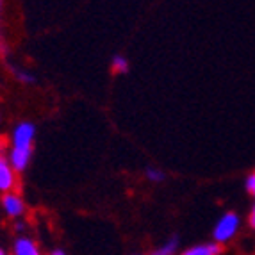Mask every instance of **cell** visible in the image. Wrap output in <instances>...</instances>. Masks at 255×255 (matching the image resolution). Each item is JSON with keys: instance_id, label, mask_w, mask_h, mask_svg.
<instances>
[{"instance_id": "9", "label": "cell", "mask_w": 255, "mask_h": 255, "mask_svg": "<svg viewBox=\"0 0 255 255\" xmlns=\"http://www.w3.org/2000/svg\"><path fill=\"white\" fill-rule=\"evenodd\" d=\"M177 247H179L177 238H171L170 241H166L162 247L155 248V250L152 252V255H173L175 250H177Z\"/></svg>"}, {"instance_id": "11", "label": "cell", "mask_w": 255, "mask_h": 255, "mask_svg": "<svg viewBox=\"0 0 255 255\" xmlns=\"http://www.w3.org/2000/svg\"><path fill=\"white\" fill-rule=\"evenodd\" d=\"M146 179L152 180V182H162L164 180V173L157 168H148L146 170Z\"/></svg>"}, {"instance_id": "1", "label": "cell", "mask_w": 255, "mask_h": 255, "mask_svg": "<svg viewBox=\"0 0 255 255\" xmlns=\"http://www.w3.org/2000/svg\"><path fill=\"white\" fill-rule=\"evenodd\" d=\"M238 227H239L238 214L227 213L225 216L216 223V229H214V243L223 245V243L230 241V239L236 236V232H238Z\"/></svg>"}, {"instance_id": "18", "label": "cell", "mask_w": 255, "mask_h": 255, "mask_svg": "<svg viewBox=\"0 0 255 255\" xmlns=\"http://www.w3.org/2000/svg\"><path fill=\"white\" fill-rule=\"evenodd\" d=\"M0 7H2V2H0Z\"/></svg>"}, {"instance_id": "13", "label": "cell", "mask_w": 255, "mask_h": 255, "mask_svg": "<svg viewBox=\"0 0 255 255\" xmlns=\"http://www.w3.org/2000/svg\"><path fill=\"white\" fill-rule=\"evenodd\" d=\"M250 227H252V229H255V205H254V209H252V213H250Z\"/></svg>"}, {"instance_id": "12", "label": "cell", "mask_w": 255, "mask_h": 255, "mask_svg": "<svg viewBox=\"0 0 255 255\" xmlns=\"http://www.w3.org/2000/svg\"><path fill=\"white\" fill-rule=\"evenodd\" d=\"M247 189L250 193H254L255 191V173H252L250 177L247 179Z\"/></svg>"}, {"instance_id": "17", "label": "cell", "mask_w": 255, "mask_h": 255, "mask_svg": "<svg viewBox=\"0 0 255 255\" xmlns=\"http://www.w3.org/2000/svg\"><path fill=\"white\" fill-rule=\"evenodd\" d=\"M252 195H254V196H255V191H254V193H252Z\"/></svg>"}, {"instance_id": "2", "label": "cell", "mask_w": 255, "mask_h": 255, "mask_svg": "<svg viewBox=\"0 0 255 255\" xmlns=\"http://www.w3.org/2000/svg\"><path fill=\"white\" fill-rule=\"evenodd\" d=\"M34 136H36L34 124L21 122V124H18L16 127H14L11 143H13L14 148H32V145H34Z\"/></svg>"}, {"instance_id": "4", "label": "cell", "mask_w": 255, "mask_h": 255, "mask_svg": "<svg viewBox=\"0 0 255 255\" xmlns=\"http://www.w3.org/2000/svg\"><path fill=\"white\" fill-rule=\"evenodd\" d=\"M32 152H34V148H14V146H11L7 161L16 173L27 170V166H29L30 159H32Z\"/></svg>"}, {"instance_id": "7", "label": "cell", "mask_w": 255, "mask_h": 255, "mask_svg": "<svg viewBox=\"0 0 255 255\" xmlns=\"http://www.w3.org/2000/svg\"><path fill=\"white\" fill-rule=\"evenodd\" d=\"M223 247L220 243H209V245H198V247L187 248L182 255H221Z\"/></svg>"}, {"instance_id": "6", "label": "cell", "mask_w": 255, "mask_h": 255, "mask_svg": "<svg viewBox=\"0 0 255 255\" xmlns=\"http://www.w3.org/2000/svg\"><path fill=\"white\" fill-rule=\"evenodd\" d=\"M13 254L14 255H41L39 254L38 245L30 238H18L16 243H14Z\"/></svg>"}, {"instance_id": "8", "label": "cell", "mask_w": 255, "mask_h": 255, "mask_svg": "<svg viewBox=\"0 0 255 255\" xmlns=\"http://www.w3.org/2000/svg\"><path fill=\"white\" fill-rule=\"evenodd\" d=\"M9 68H11V73L16 77V81H20L21 84H34L36 82V77L27 70L18 68V66H9Z\"/></svg>"}, {"instance_id": "15", "label": "cell", "mask_w": 255, "mask_h": 255, "mask_svg": "<svg viewBox=\"0 0 255 255\" xmlns=\"http://www.w3.org/2000/svg\"><path fill=\"white\" fill-rule=\"evenodd\" d=\"M50 255H66V254H64L63 250H54V252H52Z\"/></svg>"}, {"instance_id": "5", "label": "cell", "mask_w": 255, "mask_h": 255, "mask_svg": "<svg viewBox=\"0 0 255 255\" xmlns=\"http://www.w3.org/2000/svg\"><path fill=\"white\" fill-rule=\"evenodd\" d=\"M2 207H4L5 214L9 218H18L25 213V204L21 200V196L16 195V193H5L2 196Z\"/></svg>"}, {"instance_id": "3", "label": "cell", "mask_w": 255, "mask_h": 255, "mask_svg": "<svg viewBox=\"0 0 255 255\" xmlns=\"http://www.w3.org/2000/svg\"><path fill=\"white\" fill-rule=\"evenodd\" d=\"M16 171L13 170V166L9 164L5 157H0V191L4 193H13L16 187Z\"/></svg>"}, {"instance_id": "14", "label": "cell", "mask_w": 255, "mask_h": 255, "mask_svg": "<svg viewBox=\"0 0 255 255\" xmlns=\"http://www.w3.org/2000/svg\"><path fill=\"white\" fill-rule=\"evenodd\" d=\"M4 150H5L4 141H0V157H4Z\"/></svg>"}, {"instance_id": "10", "label": "cell", "mask_w": 255, "mask_h": 255, "mask_svg": "<svg viewBox=\"0 0 255 255\" xmlns=\"http://www.w3.org/2000/svg\"><path fill=\"white\" fill-rule=\"evenodd\" d=\"M113 73H127L128 72V59L124 55H115L113 63H111Z\"/></svg>"}, {"instance_id": "16", "label": "cell", "mask_w": 255, "mask_h": 255, "mask_svg": "<svg viewBox=\"0 0 255 255\" xmlns=\"http://www.w3.org/2000/svg\"><path fill=\"white\" fill-rule=\"evenodd\" d=\"M0 255H7V254H5V250H4V248H0Z\"/></svg>"}]
</instances>
